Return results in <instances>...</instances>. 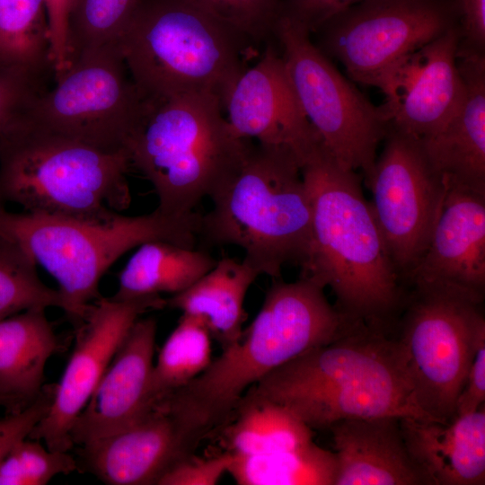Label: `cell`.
Segmentation results:
<instances>
[{
	"label": "cell",
	"instance_id": "obj_1",
	"mask_svg": "<svg viewBox=\"0 0 485 485\" xmlns=\"http://www.w3.org/2000/svg\"><path fill=\"white\" fill-rule=\"evenodd\" d=\"M312 210L306 276L335 296L351 321L393 334L407 287L397 272L356 171L322 140L300 160Z\"/></svg>",
	"mask_w": 485,
	"mask_h": 485
},
{
	"label": "cell",
	"instance_id": "obj_2",
	"mask_svg": "<svg viewBox=\"0 0 485 485\" xmlns=\"http://www.w3.org/2000/svg\"><path fill=\"white\" fill-rule=\"evenodd\" d=\"M324 289L302 275L293 282L276 280L241 337L198 376L157 404L177 420L194 446L228 422L247 391L266 375L359 325L329 302Z\"/></svg>",
	"mask_w": 485,
	"mask_h": 485
},
{
	"label": "cell",
	"instance_id": "obj_3",
	"mask_svg": "<svg viewBox=\"0 0 485 485\" xmlns=\"http://www.w3.org/2000/svg\"><path fill=\"white\" fill-rule=\"evenodd\" d=\"M245 394L282 404L312 429L386 416L434 420L415 402L393 335L365 324L297 356Z\"/></svg>",
	"mask_w": 485,
	"mask_h": 485
},
{
	"label": "cell",
	"instance_id": "obj_4",
	"mask_svg": "<svg viewBox=\"0 0 485 485\" xmlns=\"http://www.w3.org/2000/svg\"><path fill=\"white\" fill-rule=\"evenodd\" d=\"M22 107L0 130V203L90 222L110 221L129 207L126 152H105L55 133Z\"/></svg>",
	"mask_w": 485,
	"mask_h": 485
},
{
	"label": "cell",
	"instance_id": "obj_5",
	"mask_svg": "<svg viewBox=\"0 0 485 485\" xmlns=\"http://www.w3.org/2000/svg\"><path fill=\"white\" fill-rule=\"evenodd\" d=\"M223 109L210 93L144 99L126 152L131 168L152 184L162 212H194L245 160L252 145L234 134Z\"/></svg>",
	"mask_w": 485,
	"mask_h": 485
},
{
	"label": "cell",
	"instance_id": "obj_6",
	"mask_svg": "<svg viewBox=\"0 0 485 485\" xmlns=\"http://www.w3.org/2000/svg\"><path fill=\"white\" fill-rule=\"evenodd\" d=\"M198 237L234 245L260 275L275 279L287 264L306 261L312 210L299 160L287 147L251 146L245 160L211 198Z\"/></svg>",
	"mask_w": 485,
	"mask_h": 485
},
{
	"label": "cell",
	"instance_id": "obj_7",
	"mask_svg": "<svg viewBox=\"0 0 485 485\" xmlns=\"http://www.w3.org/2000/svg\"><path fill=\"white\" fill-rule=\"evenodd\" d=\"M200 214L119 213L106 222L15 213L0 203V234L19 244L57 283L63 311L77 327L92 303L101 297L99 284L126 252L154 240L194 248Z\"/></svg>",
	"mask_w": 485,
	"mask_h": 485
},
{
	"label": "cell",
	"instance_id": "obj_8",
	"mask_svg": "<svg viewBox=\"0 0 485 485\" xmlns=\"http://www.w3.org/2000/svg\"><path fill=\"white\" fill-rule=\"evenodd\" d=\"M245 40L191 0H141L120 48L144 99L210 93L225 108Z\"/></svg>",
	"mask_w": 485,
	"mask_h": 485
},
{
	"label": "cell",
	"instance_id": "obj_9",
	"mask_svg": "<svg viewBox=\"0 0 485 485\" xmlns=\"http://www.w3.org/2000/svg\"><path fill=\"white\" fill-rule=\"evenodd\" d=\"M393 337L417 406L436 421L456 417L478 336L484 295L441 281L406 285Z\"/></svg>",
	"mask_w": 485,
	"mask_h": 485
},
{
	"label": "cell",
	"instance_id": "obj_10",
	"mask_svg": "<svg viewBox=\"0 0 485 485\" xmlns=\"http://www.w3.org/2000/svg\"><path fill=\"white\" fill-rule=\"evenodd\" d=\"M455 28L458 0H360L314 33L316 46L351 80L379 88L388 101L417 53Z\"/></svg>",
	"mask_w": 485,
	"mask_h": 485
},
{
	"label": "cell",
	"instance_id": "obj_11",
	"mask_svg": "<svg viewBox=\"0 0 485 485\" xmlns=\"http://www.w3.org/2000/svg\"><path fill=\"white\" fill-rule=\"evenodd\" d=\"M289 80L310 124L344 166L371 175L389 117L347 79L303 27L281 13L274 33Z\"/></svg>",
	"mask_w": 485,
	"mask_h": 485
},
{
	"label": "cell",
	"instance_id": "obj_12",
	"mask_svg": "<svg viewBox=\"0 0 485 485\" xmlns=\"http://www.w3.org/2000/svg\"><path fill=\"white\" fill-rule=\"evenodd\" d=\"M128 73L119 45L84 52L56 77L53 89L35 93L22 110L55 133L105 152H126L144 104Z\"/></svg>",
	"mask_w": 485,
	"mask_h": 485
},
{
	"label": "cell",
	"instance_id": "obj_13",
	"mask_svg": "<svg viewBox=\"0 0 485 485\" xmlns=\"http://www.w3.org/2000/svg\"><path fill=\"white\" fill-rule=\"evenodd\" d=\"M384 140L366 183L379 230L404 283L428 247L445 183L419 140L391 127Z\"/></svg>",
	"mask_w": 485,
	"mask_h": 485
},
{
	"label": "cell",
	"instance_id": "obj_14",
	"mask_svg": "<svg viewBox=\"0 0 485 485\" xmlns=\"http://www.w3.org/2000/svg\"><path fill=\"white\" fill-rule=\"evenodd\" d=\"M164 307L166 299L161 295L129 300L101 296L92 303L75 327V346L59 382L54 384L51 405L29 438L43 441L52 451L69 452L74 446V422L129 330L142 314Z\"/></svg>",
	"mask_w": 485,
	"mask_h": 485
},
{
	"label": "cell",
	"instance_id": "obj_15",
	"mask_svg": "<svg viewBox=\"0 0 485 485\" xmlns=\"http://www.w3.org/2000/svg\"><path fill=\"white\" fill-rule=\"evenodd\" d=\"M225 109L238 137L287 147L299 161L321 140L301 108L281 54L271 46L256 65L241 73Z\"/></svg>",
	"mask_w": 485,
	"mask_h": 485
},
{
	"label": "cell",
	"instance_id": "obj_16",
	"mask_svg": "<svg viewBox=\"0 0 485 485\" xmlns=\"http://www.w3.org/2000/svg\"><path fill=\"white\" fill-rule=\"evenodd\" d=\"M156 332L154 318L135 322L74 422V445L119 432L154 409L149 388Z\"/></svg>",
	"mask_w": 485,
	"mask_h": 485
},
{
	"label": "cell",
	"instance_id": "obj_17",
	"mask_svg": "<svg viewBox=\"0 0 485 485\" xmlns=\"http://www.w3.org/2000/svg\"><path fill=\"white\" fill-rule=\"evenodd\" d=\"M194 449L177 420L157 405L131 426L80 445L77 464L110 485L157 484Z\"/></svg>",
	"mask_w": 485,
	"mask_h": 485
},
{
	"label": "cell",
	"instance_id": "obj_18",
	"mask_svg": "<svg viewBox=\"0 0 485 485\" xmlns=\"http://www.w3.org/2000/svg\"><path fill=\"white\" fill-rule=\"evenodd\" d=\"M459 40L460 28H455L417 53L395 94L384 104L389 127L420 142L446 127L464 94L457 63Z\"/></svg>",
	"mask_w": 485,
	"mask_h": 485
},
{
	"label": "cell",
	"instance_id": "obj_19",
	"mask_svg": "<svg viewBox=\"0 0 485 485\" xmlns=\"http://www.w3.org/2000/svg\"><path fill=\"white\" fill-rule=\"evenodd\" d=\"M417 280L485 295V193L445 184L428 247L404 284Z\"/></svg>",
	"mask_w": 485,
	"mask_h": 485
},
{
	"label": "cell",
	"instance_id": "obj_20",
	"mask_svg": "<svg viewBox=\"0 0 485 485\" xmlns=\"http://www.w3.org/2000/svg\"><path fill=\"white\" fill-rule=\"evenodd\" d=\"M411 460L426 485L485 483V410L449 422L400 419Z\"/></svg>",
	"mask_w": 485,
	"mask_h": 485
},
{
	"label": "cell",
	"instance_id": "obj_21",
	"mask_svg": "<svg viewBox=\"0 0 485 485\" xmlns=\"http://www.w3.org/2000/svg\"><path fill=\"white\" fill-rule=\"evenodd\" d=\"M329 429L337 460L334 485H426L408 452L400 418L344 419Z\"/></svg>",
	"mask_w": 485,
	"mask_h": 485
},
{
	"label": "cell",
	"instance_id": "obj_22",
	"mask_svg": "<svg viewBox=\"0 0 485 485\" xmlns=\"http://www.w3.org/2000/svg\"><path fill=\"white\" fill-rule=\"evenodd\" d=\"M463 101L446 127L421 142L447 185L485 193V55H458Z\"/></svg>",
	"mask_w": 485,
	"mask_h": 485
},
{
	"label": "cell",
	"instance_id": "obj_23",
	"mask_svg": "<svg viewBox=\"0 0 485 485\" xmlns=\"http://www.w3.org/2000/svg\"><path fill=\"white\" fill-rule=\"evenodd\" d=\"M259 276L243 260L222 258L193 285L166 299V307L200 321L225 348L242 333L245 297Z\"/></svg>",
	"mask_w": 485,
	"mask_h": 485
},
{
	"label": "cell",
	"instance_id": "obj_24",
	"mask_svg": "<svg viewBox=\"0 0 485 485\" xmlns=\"http://www.w3.org/2000/svg\"><path fill=\"white\" fill-rule=\"evenodd\" d=\"M62 344L44 309L0 320V393L22 410L41 392L48 360Z\"/></svg>",
	"mask_w": 485,
	"mask_h": 485
},
{
	"label": "cell",
	"instance_id": "obj_25",
	"mask_svg": "<svg viewBox=\"0 0 485 485\" xmlns=\"http://www.w3.org/2000/svg\"><path fill=\"white\" fill-rule=\"evenodd\" d=\"M216 260L204 251L171 242L142 243L122 269L111 297L129 300L162 293L178 294L207 273Z\"/></svg>",
	"mask_w": 485,
	"mask_h": 485
},
{
	"label": "cell",
	"instance_id": "obj_26",
	"mask_svg": "<svg viewBox=\"0 0 485 485\" xmlns=\"http://www.w3.org/2000/svg\"><path fill=\"white\" fill-rule=\"evenodd\" d=\"M233 416L224 438L232 454H268L313 441L309 426L282 404L266 398L245 394Z\"/></svg>",
	"mask_w": 485,
	"mask_h": 485
},
{
	"label": "cell",
	"instance_id": "obj_27",
	"mask_svg": "<svg viewBox=\"0 0 485 485\" xmlns=\"http://www.w3.org/2000/svg\"><path fill=\"white\" fill-rule=\"evenodd\" d=\"M0 66L34 84L51 68L44 0H0Z\"/></svg>",
	"mask_w": 485,
	"mask_h": 485
},
{
	"label": "cell",
	"instance_id": "obj_28",
	"mask_svg": "<svg viewBox=\"0 0 485 485\" xmlns=\"http://www.w3.org/2000/svg\"><path fill=\"white\" fill-rule=\"evenodd\" d=\"M334 452L313 441L268 454H233L229 473L239 485H334Z\"/></svg>",
	"mask_w": 485,
	"mask_h": 485
},
{
	"label": "cell",
	"instance_id": "obj_29",
	"mask_svg": "<svg viewBox=\"0 0 485 485\" xmlns=\"http://www.w3.org/2000/svg\"><path fill=\"white\" fill-rule=\"evenodd\" d=\"M211 340L200 321L182 313L154 364L149 388L152 408L186 386L209 366Z\"/></svg>",
	"mask_w": 485,
	"mask_h": 485
},
{
	"label": "cell",
	"instance_id": "obj_30",
	"mask_svg": "<svg viewBox=\"0 0 485 485\" xmlns=\"http://www.w3.org/2000/svg\"><path fill=\"white\" fill-rule=\"evenodd\" d=\"M36 265L19 244L0 234V320L31 309H64L59 291L40 278Z\"/></svg>",
	"mask_w": 485,
	"mask_h": 485
},
{
	"label": "cell",
	"instance_id": "obj_31",
	"mask_svg": "<svg viewBox=\"0 0 485 485\" xmlns=\"http://www.w3.org/2000/svg\"><path fill=\"white\" fill-rule=\"evenodd\" d=\"M140 1L71 0L68 41L72 60L92 49L120 46Z\"/></svg>",
	"mask_w": 485,
	"mask_h": 485
},
{
	"label": "cell",
	"instance_id": "obj_32",
	"mask_svg": "<svg viewBox=\"0 0 485 485\" xmlns=\"http://www.w3.org/2000/svg\"><path fill=\"white\" fill-rule=\"evenodd\" d=\"M19 441L0 464V485H46L59 474L78 469L68 452L52 451L40 440Z\"/></svg>",
	"mask_w": 485,
	"mask_h": 485
},
{
	"label": "cell",
	"instance_id": "obj_33",
	"mask_svg": "<svg viewBox=\"0 0 485 485\" xmlns=\"http://www.w3.org/2000/svg\"><path fill=\"white\" fill-rule=\"evenodd\" d=\"M232 26L247 40L274 33L283 0H191Z\"/></svg>",
	"mask_w": 485,
	"mask_h": 485
},
{
	"label": "cell",
	"instance_id": "obj_34",
	"mask_svg": "<svg viewBox=\"0 0 485 485\" xmlns=\"http://www.w3.org/2000/svg\"><path fill=\"white\" fill-rule=\"evenodd\" d=\"M232 459L227 451L207 458L192 454L167 470L157 485H215L227 473Z\"/></svg>",
	"mask_w": 485,
	"mask_h": 485
},
{
	"label": "cell",
	"instance_id": "obj_35",
	"mask_svg": "<svg viewBox=\"0 0 485 485\" xmlns=\"http://www.w3.org/2000/svg\"><path fill=\"white\" fill-rule=\"evenodd\" d=\"M53 393L54 384H45L39 396L28 406L8 412L0 419V464L19 441L29 437L34 427L47 414Z\"/></svg>",
	"mask_w": 485,
	"mask_h": 485
},
{
	"label": "cell",
	"instance_id": "obj_36",
	"mask_svg": "<svg viewBox=\"0 0 485 485\" xmlns=\"http://www.w3.org/2000/svg\"><path fill=\"white\" fill-rule=\"evenodd\" d=\"M50 43V65L55 78L71 65L68 41V16L71 0H44Z\"/></svg>",
	"mask_w": 485,
	"mask_h": 485
},
{
	"label": "cell",
	"instance_id": "obj_37",
	"mask_svg": "<svg viewBox=\"0 0 485 485\" xmlns=\"http://www.w3.org/2000/svg\"><path fill=\"white\" fill-rule=\"evenodd\" d=\"M360 0H283L282 14L310 34L331 16Z\"/></svg>",
	"mask_w": 485,
	"mask_h": 485
},
{
	"label": "cell",
	"instance_id": "obj_38",
	"mask_svg": "<svg viewBox=\"0 0 485 485\" xmlns=\"http://www.w3.org/2000/svg\"><path fill=\"white\" fill-rule=\"evenodd\" d=\"M485 404V331L475 342L463 388L456 401V416L474 412Z\"/></svg>",
	"mask_w": 485,
	"mask_h": 485
},
{
	"label": "cell",
	"instance_id": "obj_39",
	"mask_svg": "<svg viewBox=\"0 0 485 485\" xmlns=\"http://www.w3.org/2000/svg\"><path fill=\"white\" fill-rule=\"evenodd\" d=\"M460 40L457 55H485V0H458Z\"/></svg>",
	"mask_w": 485,
	"mask_h": 485
},
{
	"label": "cell",
	"instance_id": "obj_40",
	"mask_svg": "<svg viewBox=\"0 0 485 485\" xmlns=\"http://www.w3.org/2000/svg\"><path fill=\"white\" fill-rule=\"evenodd\" d=\"M37 92L36 84L0 66V130Z\"/></svg>",
	"mask_w": 485,
	"mask_h": 485
},
{
	"label": "cell",
	"instance_id": "obj_41",
	"mask_svg": "<svg viewBox=\"0 0 485 485\" xmlns=\"http://www.w3.org/2000/svg\"><path fill=\"white\" fill-rule=\"evenodd\" d=\"M0 406L5 408L8 412H13L21 410L14 401L1 393Z\"/></svg>",
	"mask_w": 485,
	"mask_h": 485
}]
</instances>
